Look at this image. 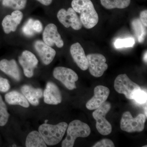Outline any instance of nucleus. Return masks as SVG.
<instances>
[{
  "label": "nucleus",
  "mask_w": 147,
  "mask_h": 147,
  "mask_svg": "<svg viewBox=\"0 0 147 147\" xmlns=\"http://www.w3.org/2000/svg\"><path fill=\"white\" fill-rule=\"evenodd\" d=\"M71 7L76 12L80 14V20L86 28L90 29L98 23V14L90 0H73Z\"/></svg>",
  "instance_id": "1"
},
{
  "label": "nucleus",
  "mask_w": 147,
  "mask_h": 147,
  "mask_svg": "<svg viewBox=\"0 0 147 147\" xmlns=\"http://www.w3.org/2000/svg\"><path fill=\"white\" fill-rule=\"evenodd\" d=\"M67 126V124L64 122L55 125L45 123L39 127L38 131L46 145L54 146L61 141Z\"/></svg>",
  "instance_id": "2"
},
{
  "label": "nucleus",
  "mask_w": 147,
  "mask_h": 147,
  "mask_svg": "<svg viewBox=\"0 0 147 147\" xmlns=\"http://www.w3.org/2000/svg\"><path fill=\"white\" fill-rule=\"evenodd\" d=\"M67 128V135L62 143V147H73L75 140L78 137H87L91 133L89 126L79 120L71 122Z\"/></svg>",
  "instance_id": "3"
},
{
  "label": "nucleus",
  "mask_w": 147,
  "mask_h": 147,
  "mask_svg": "<svg viewBox=\"0 0 147 147\" xmlns=\"http://www.w3.org/2000/svg\"><path fill=\"white\" fill-rule=\"evenodd\" d=\"M111 107L110 102L105 101L92 113L93 117L96 121V129L102 135H109L112 131V125L105 118Z\"/></svg>",
  "instance_id": "4"
},
{
  "label": "nucleus",
  "mask_w": 147,
  "mask_h": 147,
  "mask_svg": "<svg viewBox=\"0 0 147 147\" xmlns=\"http://www.w3.org/2000/svg\"><path fill=\"white\" fill-rule=\"evenodd\" d=\"M146 118V116L144 114H139L134 118L130 112H125L123 115L121 119V129L129 133L143 131L144 129Z\"/></svg>",
  "instance_id": "5"
},
{
  "label": "nucleus",
  "mask_w": 147,
  "mask_h": 147,
  "mask_svg": "<svg viewBox=\"0 0 147 147\" xmlns=\"http://www.w3.org/2000/svg\"><path fill=\"white\" fill-rule=\"evenodd\" d=\"M114 88L117 92L123 94L127 99H133L134 94L141 89L139 85L132 82L126 74H119L116 78Z\"/></svg>",
  "instance_id": "6"
},
{
  "label": "nucleus",
  "mask_w": 147,
  "mask_h": 147,
  "mask_svg": "<svg viewBox=\"0 0 147 147\" xmlns=\"http://www.w3.org/2000/svg\"><path fill=\"white\" fill-rule=\"evenodd\" d=\"M53 76L64 85L69 90L76 88L75 82L78 81V75L70 68L63 67H58L54 69Z\"/></svg>",
  "instance_id": "7"
},
{
  "label": "nucleus",
  "mask_w": 147,
  "mask_h": 147,
  "mask_svg": "<svg viewBox=\"0 0 147 147\" xmlns=\"http://www.w3.org/2000/svg\"><path fill=\"white\" fill-rule=\"evenodd\" d=\"M86 57L88 68L91 74L96 77L102 76L108 68L105 57L99 54H89Z\"/></svg>",
  "instance_id": "8"
},
{
  "label": "nucleus",
  "mask_w": 147,
  "mask_h": 147,
  "mask_svg": "<svg viewBox=\"0 0 147 147\" xmlns=\"http://www.w3.org/2000/svg\"><path fill=\"white\" fill-rule=\"evenodd\" d=\"M57 16L59 22L66 28L71 27L74 30H78L83 26L80 17L71 7L67 10L61 9L58 11Z\"/></svg>",
  "instance_id": "9"
},
{
  "label": "nucleus",
  "mask_w": 147,
  "mask_h": 147,
  "mask_svg": "<svg viewBox=\"0 0 147 147\" xmlns=\"http://www.w3.org/2000/svg\"><path fill=\"white\" fill-rule=\"evenodd\" d=\"M18 61L23 67L25 76L28 78L32 77L34 69L38 63L35 55L30 51L25 50L18 58Z\"/></svg>",
  "instance_id": "10"
},
{
  "label": "nucleus",
  "mask_w": 147,
  "mask_h": 147,
  "mask_svg": "<svg viewBox=\"0 0 147 147\" xmlns=\"http://www.w3.org/2000/svg\"><path fill=\"white\" fill-rule=\"evenodd\" d=\"M42 39L43 42L50 47L55 44L59 48H61L64 45L63 40L54 24H49L46 26L42 34Z\"/></svg>",
  "instance_id": "11"
},
{
  "label": "nucleus",
  "mask_w": 147,
  "mask_h": 147,
  "mask_svg": "<svg viewBox=\"0 0 147 147\" xmlns=\"http://www.w3.org/2000/svg\"><path fill=\"white\" fill-rule=\"evenodd\" d=\"M108 88L102 86L96 87L94 89V95L87 102L86 107L89 110H96L106 101L110 94Z\"/></svg>",
  "instance_id": "12"
},
{
  "label": "nucleus",
  "mask_w": 147,
  "mask_h": 147,
  "mask_svg": "<svg viewBox=\"0 0 147 147\" xmlns=\"http://www.w3.org/2000/svg\"><path fill=\"white\" fill-rule=\"evenodd\" d=\"M34 47L44 64L48 65L53 61L56 56V52L52 47L41 40L35 41Z\"/></svg>",
  "instance_id": "13"
},
{
  "label": "nucleus",
  "mask_w": 147,
  "mask_h": 147,
  "mask_svg": "<svg viewBox=\"0 0 147 147\" xmlns=\"http://www.w3.org/2000/svg\"><path fill=\"white\" fill-rule=\"evenodd\" d=\"M43 96L45 103L50 105H57L62 101L60 90L57 86L53 82L47 83L43 92Z\"/></svg>",
  "instance_id": "14"
},
{
  "label": "nucleus",
  "mask_w": 147,
  "mask_h": 147,
  "mask_svg": "<svg viewBox=\"0 0 147 147\" xmlns=\"http://www.w3.org/2000/svg\"><path fill=\"white\" fill-rule=\"evenodd\" d=\"M23 13L20 11L16 10L12 12L11 15H7L3 19L2 25L6 34L16 30L18 25L23 18Z\"/></svg>",
  "instance_id": "15"
},
{
  "label": "nucleus",
  "mask_w": 147,
  "mask_h": 147,
  "mask_svg": "<svg viewBox=\"0 0 147 147\" xmlns=\"http://www.w3.org/2000/svg\"><path fill=\"white\" fill-rule=\"evenodd\" d=\"M70 53L72 58L78 67L85 71L88 69V63L86 56L83 47L79 42L72 44L70 47Z\"/></svg>",
  "instance_id": "16"
},
{
  "label": "nucleus",
  "mask_w": 147,
  "mask_h": 147,
  "mask_svg": "<svg viewBox=\"0 0 147 147\" xmlns=\"http://www.w3.org/2000/svg\"><path fill=\"white\" fill-rule=\"evenodd\" d=\"M0 69L16 81H20L21 74L16 61L3 59L0 61Z\"/></svg>",
  "instance_id": "17"
},
{
  "label": "nucleus",
  "mask_w": 147,
  "mask_h": 147,
  "mask_svg": "<svg viewBox=\"0 0 147 147\" xmlns=\"http://www.w3.org/2000/svg\"><path fill=\"white\" fill-rule=\"evenodd\" d=\"M21 91L30 103L37 106L39 104V99L42 97L43 92L40 88H34L29 85H24L21 88Z\"/></svg>",
  "instance_id": "18"
},
{
  "label": "nucleus",
  "mask_w": 147,
  "mask_h": 147,
  "mask_svg": "<svg viewBox=\"0 0 147 147\" xmlns=\"http://www.w3.org/2000/svg\"><path fill=\"white\" fill-rule=\"evenodd\" d=\"M5 101L9 105H21L28 108L30 106L29 102L23 94L16 91L7 93L5 96Z\"/></svg>",
  "instance_id": "19"
},
{
  "label": "nucleus",
  "mask_w": 147,
  "mask_h": 147,
  "mask_svg": "<svg viewBox=\"0 0 147 147\" xmlns=\"http://www.w3.org/2000/svg\"><path fill=\"white\" fill-rule=\"evenodd\" d=\"M27 147H46L47 145L39 131H34L30 132L26 139Z\"/></svg>",
  "instance_id": "20"
},
{
  "label": "nucleus",
  "mask_w": 147,
  "mask_h": 147,
  "mask_svg": "<svg viewBox=\"0 0 147 147\" xmlns=\"http://www.w3.org/2000/svg\"><path fill=\"white\" fill-rule=\"evenodd\" d=\"M130 1V0H100L102 5L107 9L126 8Z\"/></svg>",
  "instance_id": "21"
},
{
  "label": "nucleus",
  "mask_w": 147,
  "mask_h": 147,
  "mask_svg": "<svg viewBox=\"0 0 147 147\" xmlns=\"http://www.w3.org/2000/svg\"><path fill=\"white\" fill-rule=\"evenodd\" d=\"M132 26L139 42L141 43L143 42L146 34V32L144 27L145 26L139 19H135L133 20L132 22Z\"/></svg>",
  "instance_id": "22"
},
{
  "label": "nucleus",
  "mask_w": 147,
  "mask_h": 147,
  "mask_svg": "<svg viewBox=\"0 0 147 147\" xmlns=\"http://www.w3.org/2000/svg\"><path fill=\"white\" fill-rule=\"evenodd\" d=\"M27 0H3L4 6L9 7L15 10H21L26 5Z\"/></svg>",
  "instance_id": "23"
},
{
  "label": "nucleus",
  "mask_w": 147,
  "mask_h": 147,
  "mask_svg": "<svg viewBox=\"0 0 147 147\" xmlns=\"http://www.w3.org/2000/svg\"><path fill=\"white\" fill-rule=\"evenodd\" d=\"M9 116L6 105L0 95V126H3L6 124Z\"/></svg>",
  "instance_id": "24"
},
{
  "label": "nucleus",
  "mask_w": 147,
  "mask_h": 147,
  "mask_svg": "<svg viewBox=\"0 0 147 147\" xmlns=\"http://www.w3.org/2000/svg\"><path fill=\"white\" fill-rule=\"evenodd\" d=\"M135 43V40L134 38H125V39H118L115 42V46L116 48H123L133 47Z\"/></svg>",
  "instance_id": "25"
},
{
  "label": "nucleus",
  "mask_w": 147,
  "mask_h": 147,
  "mask_svg": "<svg viewBox=\"0 0 147 147\" xmlns=\"http://www.w3.org/2000/svg\"><path fill=\"white\" fill-rule=\"evenodd\" d=\"M34 20L32 18L29 19L23 27L22 31L24 34L28 36H32L34 35L35 32L33 28V24Z\"/></svg>",
  "instance_id": "26"
},
{
  "label": "nucleus",
  "mask_w": 147,
  "mask_h": 147,
  "mask_svg": "<svg viewBox=\"0 0 147 147\" xmlns=\"http://www.w3.org/2000/svg\"><path fill=\"white\" fill-rule=\"evenodd\" d=\"M147 98L146 92L140 89L134 94L133 100L139 104H143L147 102Z\"/></svg>",
  "instance_id": "27"
},
{
  "label": "nucleus",
  "mask_w": 147,
  "mask_h": 147,
  "mask_svg": "<svg viewBox=\"0 0 147 147\" xmlns=\"http://www.w3.org/2000/svg\"><path fill=\"white\" fill-rule=\"evenodd\" d=\"M93 147H114L115 145L113 141L109 139H105L97 142Z\"/></svg>",
  "instance_id": "28"
},
{
  "label": "nucleus",
  "mask_w": 147,
  "mask_h": 147,
  "mask_svg": "<svg viewBox=\"0 0 147 147\" xmlns=\"http://www.w3.org/2000/svg\"><path fill=\"white\" fill-rule=\"evenodd\" d=\"M10 86L8 80L0 76V91L6 92L10 89Z\"/></svg>",
  "instance_id": "29"
},
{
  "label": "nucleus",
  "mask_w": 147,
  "mask_h": 147,
  "mask_svg": "<svg viewBox=\"0 0 147 147\" xmlns=\"http://www.w3.org/2000/svg\"><path fill=\"white\" fill-rule=\"evenodd\" d=\"M33 28L36 33H40L42 30V26L41 22L38 20L34 21Z\"/></svg>",
  "instance_id": "30"
},
{
  "label": "nucleus",
  "mask_w": 147,
  "mask_h": 147,
  "mask_svg": "<svg viewBox=\"0 0 147 147\" xmlns=\"http://www.w3.org/2000/svg\"><path fill=\"white\" fill-rule=\"evenodd\" d=\"M140 20L145 27L147 26V11L145 10L142 11L140 14Z\"/></svg>",
  "instance_id": "31"
},
{
  "label": "nucleus",
  "mask_w": 147,
  "mask_h": 147,
  "mask_svg": "<svg viewBox=\"0 0 147 147\" xmlns=\"http://www.w3.org/2000/svg\"><path fill=\"white\" fill-rule=\"evenodd\" d=\"M40 3L45 6L50 5L52 3L53 0H36Z\"/></svg>",
  "instance_id": "32"
},
{
  "label": "nucleus",
  "mask_w": 147,
  "mask_h": 147,
  "mask_svg": "<svg viewBox=\"0 0 147 147\" xmlns=\"http://www.w3.org/2000/svg\"><path fill=\"white\" fill-rule=\"evenodd\" d=\"M144 59L145 61L147 63V52H146V54H145Z\"/></svg>",
  "instance_id": "33"
},
{
  "label": "nucleus",
  "mask_w": 147,
  "mask_h": 147,
  "mask_svg": "<svg viewBox=\"0 0 147 147\" xmlns=\"http://www.w3.org/2000/svg\"><path fill=\"white\" fill-rule=\"evenodd\" d=\"M145 115H146L145 116H146V117H147V106H146V108H145Z\"/></svg>",
  "instance_id": "34"
},
{
  "label": "nucleus",
  "mask_w": 147,
  "mask_h": 147,
  "mask_svg": "<svg viewBox=\"0 0 147 147\" xmlns=\"http://www.w3.org/2000/svg\"><path fill=\"white\" fill-rule=\"evenodd\" d=\"M48 120H47V119H46V120H45V123H47V122H48Z\"/></svg>",
  "instance_id": "35"
},
{
  "label": "nucleus",
  "mask_w": 147,
  "mask_h": 147,
  "mask_svg": "<svg viewBox=\"0 0 147 147\" xmlns=\"http://www.w3.org/2000/svg\"><path fill=\"white\" fill-rule=\"evenodd\" d=\"M143 147H146L147 146H143Z\"/></svg>",
  "instance_id": "36"
}]
</instances>
